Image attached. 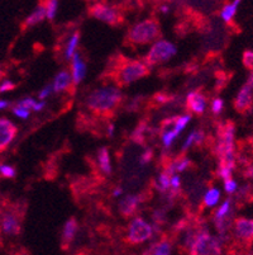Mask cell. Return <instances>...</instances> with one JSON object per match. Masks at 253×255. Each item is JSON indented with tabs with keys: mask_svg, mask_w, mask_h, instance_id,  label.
I'll return each mask as SVG.
<instances>
[{
	"mask_svg": "<svg viewBox=\"0 0 253 255\" xmlns=\"http://www.w3.org/2000/svg\"><path fill=\"white\" fill-rule=\"evenodd\" d=\"M160 10H161L162 13H167V11L170 10V8H169V6L165 5V6H161V8H160Z\"/></svg>",
	"mask_w": 253,
	"mask_h": 255,
	"instance_id": "cell-48",
	"label": "cell"
},
{
	"mask_svg": "<svg viewBox=\"0 0 253 255\" xmlns=\"http://www.w3.org/2000/svg\"><path fill=\"white\" fill-rule=\"evenodd\" d=\"M160 24L156 19H146L132 27L128 39L136 45H146L160 36Z\"/></svg>",
	"mask_w": 253,
	"mask_h": 255,
	"instance_id": "cell-2",
	"label": "cell"
},
{
	"mask_svg": "<svg viewBox=\"0 0 253 255\" xmlns=\"http://www.w3.org/2000/svg\"><path fill=\"white\" fill-rule=\"evenodd\" d=\"M243 64H245L246 68L253 71V51H245V53H243Z\"/></svg>",
	"mask_w": 253,
	"mask_h": 255,
	"instance_id": "cell-30",
	"label": "cell"
},
{
	"mask_svg": "<svg viewBox=\"0 0 253 255\" xmlns=\"http://www.w3.org/2000/svg\"><path fill=\"white\" fill-rule=\"evenodd\" d=\"M86 74V66L84 64V61L81 60L80 55L78 52L74 55L73 57V80L74 84L78 85L83 82L84 76Z\"/></svg>",
	"mask_w": 253,
	"mask_h": 255,
	"instance_id": "cell-13",
	"label": "cell"
},
{
	"mask_svg": "<svg viewBox=\"0 0 253 255\" xmlns=\"http://www.w3.org/2000/svg\"><path fill=\"white\" fill-rule=\"evenodd\" d=\"M122 193H123L122 188H117V189H115V191H114V193H113V196L118 197V196H120V194H122Z\"/></svg>",
	"mask_w": 253,
	"mask_h": 255,
	"instance_id": "cell-47",
	"label": "cell"
},
{
	"mask_svg": "<svg viewBox=\"0 0 253 255\" xmlns=\"http://www.w3.org/2000/svg\"><path fill=\"white\" fill-rule=\"evenodd\" d=\"M204 138H205V133H204V131H195L194 143H196V145H201Z\"/></svg>",
	"mask_w": 253,
	"mask_h": 255,
	"instance_id": "cell-40",
	"label": "cell"
},
{
	"mask_svg": "<svg viewBox=\"0 0 253 255\" xmlns=\"http://www.w3.org/2000/svg\"><path fill=\"white\" fill-rule=\"evenodd\" d=\"M222 247L218 236H212L206 229H200L190 247V255H222Z\"/></svg>",
	"mask_w": 253,
	"mask_h": 255,
	"instance_id": "cell-3",
	"label": "cell"
},
{
	"mask_svg": "<svg viewBox=\"0 0 253 255\" xmlns=\"http://www.w3.org/2000/svg\"><path fill=\"white\" fill-rule=\"evenodd\" d=\"M1 75H3V71H1V69H0V78H1Z\"/></svg>",
	"mask_w": 253,
	"mask_h": 255,
	"instance_id": "cell-49",
	"label": "cell"
},
{
	"mask_svg": "<svg viewBox=\"0 0 253 255\" xmlns=\"http://www.w3.org/2000/svg\"><path fill=\"white\" fill-rule=\"evenodd\" d=\"M0 173H1V175H4L5 178L15 177V169L10 165H5V164L0 165Z\"/></svg>",
	"mask_w": 253,
	"mask_h": 255,
	"instance_id": "cell-31",
	"label": "cell"
},
{
	"mask_svg": "<svg viewBox=\"0 0 253 255\" xmlns=\"http://www.w3.org/2000/svg\"><path fill=\"white\" fill-rule=\"evenodd\" d=\"M172 245L169 240H162L159 244H155L148 249L145 255H171Z\"/></svg>",
	"mask_w": 253,
	"mask_h": 255,
	"instance_id": "cell-18",
	"label": "cell"
},
{
	"mask_svg": "<svg viewBox=\"0 0 253 255\" xmlns=\"http://www.w3.org/2000/svg\"><path fill=\"white\" fill-rule=\"evenodd\" d=\"M152 156H153L152 150H150V149L146 150V151L143 152L142 156H141V165H146V164H147L148 161L152 159Z\"/></svg>",
	"mask_w": 253,
	"mask_h": 255,
	"instance_id": "cell-38",
	"label": "cell"
},
{
	"mask_svg": "<svg viewBox=\"0 0 253 255\" xmlns=\"http://www.w3.org/2000/svg\"><path fill=\"white\" fill-rule=\"evenodd\" d=\"M1 226H3V231L8 235H17L20 231V225L19 221L13 213H8L5 215L1 222Z\"/></svg>",
	"mask_w": 253,
	"mask_h": 255,
	"instance_id": "cell-15",
	"label": "cell"
},
{
	"mask_svg": "<svg viewBox=\"0 0 253 255\" xmlns=\"http://www.w3.org/2000/svg\"><path fill=\"white\" fill-rule=\"evenodd\" d=\"M152 220L155 225H162L166 222V212L164 210H156L152 213Z\"/></svg>",
	"mask_w": 253,
	"mask_h": 255,
	"instance_id": "cell-29",
	"label": "cell"
},
{
	"mask_svg": "<svg viewBox=\"0 0 253 255\" xmlns=\"http://www.w3.org/2000/svg\"><path fill=\"white\" fill-rule=\"evenodd\" d=\"M190 120H191V116L190 115H185V116H181V117L177 118V121L175 122V125H173V128L172 131L175 132L176 135H178L182 129L186 127V125L189 124Z\"/></svg>",
	"mask_w": 253,
	"mask_h": 255,
	"instance_id": "cell-24",
	"label": "cell"
},
{
	"mask_svg": "<svg viewBox=\"0 0 253 255\" xmlns=\"http://www.w3.org/2000/svg\"><path fill=\"white\" fill-rule=\"evenodd\" d=\"M45 18H46V6L38 5L32 14H29L27 18H25L24 27H27L28 28V27L38 24V23H41Z\"/></svg>",
	"mask_w": 253,
	"mask_h": 255,
	"instance_id": "cell-17",
	"label": "cell"
},
{
	"mask_svg": "<svg viewBox=\"0 0 253 255\" xmlns=\"http://www.w3.org/2000/svg\"><path fill=\"white\" fill-rule=\"evenodd\" d=\"M14 88H15V85H14V83H11L10 80H8V79H5L3 83H1V85H0V93H4V92H9V90H13Z\"/></svg>",
	"mask_w": 253,
	"mask_h": 255,
	"instance_id": "cell-35",
	"label": "cell"
},
{
	"mask_svg": "<svg viewBox=\"0 0 253 255\" xmlns=\"http://www.w3.org/2000/svg\"><path fill=\"white\" fill-rule=\"evenodd\" d=\"M186 104L191 112L196 113V115H203L206 107V98L201 93L191 92L187 94Z\"/></svg>",
	"mask_w": 253,
	"mask_h": 255,
	"instance_id": "cell-11",
	"label": "cell"
},
{
	"mask_svg": "<svg viewBox=\"0 0 253 255\" xmlns=\"http://www.w3.org/2000/svg\"><path fill=\"white\" fill-rule=\"evenodd\" d=\"M176 52H177V48L173 43L160 39L156 43H153L151 50L148 51L147 56L145 57V64L147 65L148 69H151L153 65L162 64L170 60L173 55H176Z\"/></svg>",
	"mask_w": 253,
	"mask_h": 255,
	"instance_id": "cell-4",
	"label": "cell"
},
{
	"mask_svg": "<svg viewBox=\"0 0 253 255\" xmlns=\"http://www.w3.org/2000/svg\"><path fill=\"white\" fill-rule=\"evenodd\" d=\"M223 107H224V103H223V101L220 98H215L214 101H213V104H212V111L214 115H218V113L222 112Z\"/></svg>",
	"mask_w": 253,
	"mask_h": 255,
	"instance_id": "cell-33",
	"label": "cell"
},
{
	"mask_svg": "<svg viewBox=\"0 0 253 255\" xmlns=\"http://www.w3.org/2000/svg\"><path fill=\"white\" fill-rule=\"evenodd\" d=\"M147 65L142 61H127L119 70V80L122 84L128 85L148 75Z\"/></svg>",
	"mask_w": 253,
	"mask_h": 255,
	"instance_id": "cell-5",
	"label": "cell"
},
{
	"mask_svg": "<svg viewBox=\"0 0 253 255\" xmlns=\"http://www.w3.org/2000/svg\"><path fill=\"white\" fill-rule=\"evenodd\" d=\"M9 106V103L6 101H0V110H4L6 107Z\"/></svg>",
	"mask_w": 253,
	"mask_h": 255,
	"instance_id": "cell-46",
	"label": "cell"
},
{
	"mask_svg": "<svg viewBox=\"0 0 253 255\" xmlns=\"http://www.w3.org/2000/svg\"><path fill=\"white\" fill-rule=\"evenodd\" d=\"M169 187H170V177L167 174L161 173L159 175V180H157V188L161 192H166L169 191Z\"/></svg>",
	"mask_w": 253,
	"mask_h": 255,
	"instance_id": "cell-27",
	"label": "cell"
},
{
	"mask_svg": "<svg viewBox=\"0 0 253 255\" xmlns=\"http://www.w3.org/2000/svg\"><path fill=\"white\" fill-rule=\"evenodd\" d=\"M194 138H195V131H192L191 133H190V135H189V137L186 138V141H185L184 146H182V151H186V150L189 149L190 146H191L192 143H194Z\"/></svg>",
	"mask_w": 253,
	"mask_h": 255,
	"instance_id": "cell-39",
	"label": "cell"
},
{
	"mask_svg": "<svg viewBox=\"0 0 253 255\" xmlns=\"http://www.w3.org/2000/svg\"><path fill=\"white\" fill-rule=\"evenodd\" d=\"M79 39H80V34H79V32H76V33L70 38L69 43H67L66 46V51H65V56H66V59H73L74 57L76 47H78L79 45Z\"/></svg>",
	"mask_w": 253,
	"mask_h": 255,
	"instance_id": "cell-22",
	"label": "cell"
},
{
	"mask_svg": "<svg viewBox=\"0 0 253 255\" xmlns=\"http://www.w3.org/2000/svg\"><path fill=\"white\" fill-rule=\"evenodd\" d=\"M97 160H99V165H100L101 170L105 174L111 173V165H110V159H109V151L106 147H101L97 151Z\"/></svg>",
	"mask_w": 253,
	"mask_h": 255,
	"instance_id": "cell-19",
	"label": "cell"
},
{
	"mask_svg": "<svg viewBox=\"0 0 253 255\" xmlns=\"http://www.w3.org/2000/svg\"><path fill=\"white\" fill-rule=\"evenodd\" d=\"M219 189H217V188H210V189L205 193V196H204V203H205V206H208V207H213V206H215L219 202Z\"/></svg>",
	"mask_w": 253,
	"mask_h": 255,
	"instance_id": "cell-20",
	"label": "cell"
},
{
	"mask_svg": "<svg viewBox=\"0 0 253 255\" xmlns=\"http://www.w3.org/2000/svg\"><path fill=\"white\" fill-rule=\"evenodd\" d=\"M147 125L145 122L142 124H139V126L134 129L133 135H132V140L136 141L138 143H143L145 142V136H146V132H147Z\"/></svg>",
	"mask_w": 253,
	"mask_h": 255,
	"instance_id": "cell-23",
	"label": "cell"
},
{
	"mask_svg": "<svg viewBox=\"0 0 253 255\" xmlns=\"http://www.w3.org/2000/svg\"><path fill=\"white\" fill-rule=\"evenodd\" d=\"M180 184H181L180 177H178V175H172L170 179V185H172L173 191H177L178 188H180Z\"/></svg>",
	"mask_w": 253,
	"mask_h": 255,
	"instance_id": "cell-42",
	"label": "cell"
},
{
	"mask_svg": "<svg viewBox=\"0 0 253 255\" xmlns=\"http://www.w3.org/2000/svg\"><path fill=\"white\" fill-rule=\"evenodd\" d=\"M252 87L246 83L238 93L236 101H234V108H236L237 112L240 113L250 112L251 108H252Z\"/></svg>",
	"mask_w": 253,
	"mask_h": 255,
	"instance_id": "cell-10",
	"label": "cell"
},
{
	"mask_svg": "<svg viewBox=\"0 0 253 255\" xmlns=\"http://www.w3.org/2000/svg\"><path fill=\"white\" fill-rule=\"evenodd\" d=\"M141 203V197L136 194H128L119 202V211L123 216H132Z\"/></svg>",
	"mask_w": 253,
	"mask_h": 255,
	"instance_id": "cell-12",
	"label": "cell"
},
{
	"mask_svg": "<svg viewBox=\"0 0 253 255\" xmlns=\"http://www.w3.org/2000/svg\"><path fill=\"white\" fill-rule=\"evenodd\" d=\"M17 106L18 107H20V108H24V110H33V107L36 106V102H34V99H32V98H25V99H23V101H20V102H18L17 103Z\"/></svg>",
	"mask_w": 253,
	"mask_h": 255,
	"instance_id": "cell-32",
	"label": "cell"
},
{
	"mask_svg": "<svg viewBox=\"0 0 253 255\" xmlns=\"http://www.w3.org/2000/svg\"><path fill=\"white\" fill-rule=\"evenodd\" d=\"M176 164V170L177 171H184L187 166L190 165V160L189 159H182L180 161H175Z\"/></svg>",
	"mask_w": 253,
	"mask_h": 255,
	"instance_id": "cell-37",
	"label": "cell"
},
{
	"mask_svg": "<svg viewBox=\"0 0 253 255\" xmlns=\"http://www.w3.org/2000/svg\"><path fill=\"white\" fill-rule=\"evenodd\" d=\"M152 226L148 222L143 219H134L129 225L127 240L131 244H142L146 240L152 238Z\"/></svg>",
	"mask_w": 253,
	"mask_h": 255,
	"instance_id": "cell-6",
	"label": "cell"
},
{
	"mask_svg": "<svg viewBox=\"0 0 253 255\" xmlns=\"http://www.w3.org/2000/svg\"><path fill=\"white\" fill-rule=\"evenodd\" d=\"M231 212H233V210H232V199H227L226 202L220 206L219 210L215 212L214 219H222V217H226L227 215H229Z\"/></svg>",
	"mask_w": 253,
	"mask_h": 255,
	"instance_id": "cell-25",
	"label": "cell"
},
{
	"mask_svg": "<svg viewBox=\"0 0 253 255\" xmlns=\"http://www.w3.org/2000/svg\"><path fill=\"white\" fill-rule=\"evenodd\" d=\"M234 236L245 247H250L253 240V220L245 217L237 219L234 221Z\"/></svg>",
	"mask_w": 253,
	"mask_h": 255,
	"instance_id": "cell-8",
	"label": "cell"
},
{
	"mask_svg": "<svg viewBox=\"0 0 253 255\" xmlns=\"http://www.w3.org/2000/svg\"><path fill=\"white\" fill-rule=\"evenodd\" d=\"M45 106H46L45 102H41V103H36V106L33 107V110L34 111H42L43 108H45Z\"/></svg>",
	"mask_w": 253,
	"mask_h": 255,
	"instance_id": "cell-44",
	"label": "cell"
},
{
	"mask_svg": "<svg viewBox=\"0 0 253 255\" xmlns=\"http://www.w3.org/2000/svg\"><path fill=\"white\" fill-rule=\"evenodd\" d=\"M71 82H73V78L70 75L69 71H60L55 78V82H53L52 89L55 90L56 93H61L64 90H67L71 85Z\"/></svg>",
	"mask_w": 253,
	"mask_h": 255,
	"instance_id": "cell-14",
	"label": "cell"
},
{
	"mask_svg": "<svg viewBox=\"0 0 253 255\" xmlns=\"http://www.w3.org/2000/svg\"><path fill=\"white\" fill-rule=\"evenodd\" d=\"M76 230H78V222H76L75 219H70L65 224L64 231H62V243H64L65 247H69L73 243Z\"/></svg>",
	"mask_w": 253,
	"mask_h": 255,
	"instance_id": "cell-16",
	"label": "cell"
},
{
	"mask_svg": "<svg viewBox=\"0 0 253 255\" xmlns=\"http://www.w3.org/2000/svg\"><path fill=\"white\" fill-rule=\"evenodd\" d=\"M176 133L172 131V129H165L164 133H162V142H164V146L166 149H169L171 145H172L173 140L176 138Z\"/></svg>",
	"mask_w": 253,
	"mask_h": 255,
	"instance_id": "cell-26",
	"label": "cell"
},
{
	"mask_svg": "<svg viewBox=\"0 0 253 255\" xmlns=\"http://www.w3.org/2000/svg\"><path fill=\"white\" fill-rule=\"evenodd\" d=\"M224 188H226L227 193H234L237 189V183L234 182L233 179L226 180V183H224Z\"/></svg>",
	"mask_w": 253,
	"mask_h": 255,
	"instance_id": "cell-36",
	"label": "cell"
},
{
	"mask_svg": "<svg viewBox=\"0 0 253 255\" xmlns=\"http://www.w3.org/2000/svg\"><path fill=\"white\" fill-rule=\"evenodd\" d=\"M90 14L96 19L111 25H115L120 22V15L117 9L105 5V4H95L90 8Z\"/></svg>",
	"mask_w": 253,
	"mask_h": 255,
	"instance_id": "cell-7",
	"label": "cell"
},
{
	"mask_svg": "<svg viewBox=\"0 0 253 255\" xmlns=\"http://www.w3.org/2000/svg\"><path fill=\"white\" fill-rule=\"evenodd\" d=\"M123 96L119 89L113 87H105L91 92L86 98V106L95 112L106 113L114 110L120 103Z\"/></svg>",
	"mask_w": 253,
	"mask_h": 255,
	"instance_id": "cell-1",
	"label": "cell"
},
{
	"mask_svg": "<svg viewBox=\"0 0 253 255\" xmlns=\"http://www.w3.org/2000/svg\"><path fill=\"white\" fill-rule=\"evenodd\" d=\"M46 6V15H47L48 19L52 20L56 15V11H57V6H59V1L56 0H50L45 4Z\"/></svg>",
	"mask_w": 253,
	"mask_h": 255,
	"instance_id": "cell-28",
	"label": "cell"
},
{
	"mask_svg": "<svg viewBox=\"0 0 253 255\" xmlns=\"http://www.w3.org/2000/svg\"><path fill=\"white\" fill-rule=\"evenodd\" d=\"M113 133H114V126H113V125H109V127H108V136H113Z\"/></svg>",
	"mask_w": 253,
	"mask_h": 255,
	"instance_id": "cell-45",
	"label": "cell"
},
{
	"mask_svg": "<svg viewBox=\"0 0 253 255\" xmlns=\"http://www.w3.org/2000/svg\"><path fill=\"white\" fill-rule=\"evenodd\" d=\"M232 255H236V254H232Z\"/></svg>",
	"mask_w": 253,
	"mask_h": 255,
	"instance_id": "cell-50",
	"label": "cell"
},
{
	"mask_svg": "<svg viewBox=\"0 0 253 255\" xmlns=\"http://www.w3.org/2000/svg\"><path fill=\"white\" fill-rule=\"evenodd\" d=\"M17 135V127L11 121L6 118H0V152L10 145Z\"/></svg>",
	"mask_w": 253,
	"mask_h": 255,
	"instance_id": "cell-9",
	"label": "cell"
},
{
	"mask_svg": "<svg viewBox=\"0 0 253 255\" xmlns=\"http://www.w3.org/2000/svg\"><path fill=\"white\" fill-rule=\"evenodd\" d=\"M52 90H53L52 89V85H47V87H46V88H43V89H42L41 92H39V94H38L39 99L47 98V97L51 94V92H52Z\"/></svg>",
	"mask_w": 253,
	"mask_h": 255,
	"instance_id": "cell-41",
	"label": "cell"
},
{
	"mask_svg": "<svg viewBox=\"0 0 253 255\" xmlns=\"http://www.w3.org/2000/svg\"><path fill=\"white\" fill-rule=\"evenodd\" d=\"M155 98H156L157 102H161V103H165V102L169 101V99H167V97L164 96V94H157V96L155 97Z\"/></svg>",
	"mask_w": 253,
	"mask_h": 255,
	"instance_id": "cell-43",
	"label": "cell"
},
{
	"mask_svg": "<svg viewBox=\"0 0 253 255\" xmlns=\"http://www.w3.org/2000/svg\"><path fill=\"white\" fill-rule=\"evenodd\" d=\"M13 113L15 116H18V117L20 118H28L29 117V111L24 110V108H20V107L15 106L13 108Z\"/></svg>",
	"mask_w": 253,
	"mask_h": 255,
	"instance_id": "cell-34",
	"label": "cell"
},
{
	"mask_svg": "<svg viewBox=\"0 0 253 255\" xmlns=\"http://www.w3.org/2000/svg\"><path fill=\"white\" fill-rule=\"evenodd\" d=\"M240 3H241L240 0H236V1H233L232 4H228V5H226L224 8H223L222 13H220L223 20H226V22H231L232 18L234 17V14H236L237 6L240 5Z\"/></svg>",
	"mask_w": 253,
	"mask_h": 255,
	"instance_id": "cell-21",
	"label": "cell"
}]
</instances>
